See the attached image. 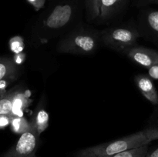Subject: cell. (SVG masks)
<instances>
[{"mask_svg": "<svg viewBox=\"0 0 158 157\" xmlns=\"http://www.w3.org/2000/svg\"><path fill=\"white\" fill-rule=\"evenodd\" d=\"M153 128L112 142L83 149L76 152L75 157H107L119 152L148 145L153 141Z\"/></svg>", "mask_w": 158, "mask_h": 157, "instance_id": "obj_1", "label": "cell"}, {"mask_svg": "<svg viewBox=\"0 0 158 157\" xmlns=\"http://www.w3.org/2000/svg\"><path fill=\"white\" fill-rule=\"evenodd\" d=\"M84 0H51L43 14V29L49 32L65 29L81 12Z\"/></svg>", "mask_w": 158, "mask_h": 157, "instance_id": "obj_2", "label": "cell"}, {"mask_svg": "<svg viewBox=\"0 0 158 157\" xmlns=\"http://www.w3.org/2000/svg\"><path fill=\"white\" fill-rule=\"evenodd\" d=\"M99 38L95 33L85 30L70 32L58 43L57 50L61 53L89 55L98 48Z\"/></svg>", "mask_w": 158, "mask_h": 157, "instance_id": "obj_3", "label": "cell"}, {"mask_svg": "<svg viewBox=\"0 0 158 157\" xmlns=\"http://www.w3.org/2000/svg\"><path fill=\"white\" fill-rule=\"evenodd\" d=\"M100 34L106 46L123 52L134 46L140 36L136 29L128 27L110 28L103 30Z\"/></svg>", "mask_w": 158, "mask_h": 157, "instance_id": "obj_4", "label": "cell"}, {"mask_svg": "<svg viewBox=\"0 0 158 157\" xmlns=\"http://www.w3.org/2000/svg\"><path fill=\"white\" fill-rule=\"evenodd\" d=\"M39 143L40 135L32 126L30 130L20 135L17 143L2 157H37Z\"/></svg>", "mask_w": 158, "mask_h": 157, "instance_id": "obj_5", "label": "cell"}, {"mask_svg": "<svg viewBox=\"0 0 158 157\" xmlns=\"http://www.w3.org/2000/svg\"><path fill=\"white\" fill-rule=\"evenodd\" d=\"M123 52L133 62L146 69L158 63V52L154 49L134 46Z\"/></svg>", "mask_w": 158, "mask_h": 157, "instance_id": "obj_6", "label": "cell"}, {"mask_svg": "<svg viewBox=\"0 0 158 157\" xmlns=\"http://www.w3.org/2000/svg\"><path fill=\"white\" fill-rule=\"evenodd\" d=\"M134 80L143 96L152 104L158 106V92L151 78L145 75H138Z\"/></svg>", "mask_w": 158, "mask_h": 157, "instance_id": "obj_7", "label": "cell"}, {"mask_svg": "<svg viewBox=\"0 0 158 157\" xmlns=\"http://www.w3.org/2000/svg\"><path fill=\"white\" fill-rule=\"evenodd\" d=\"M127 0H101L99 18L109 19L124 6Z\"/></svg>", "mask_w": 158, "mask_h": 157, "instance_id": "obj_8", "label": "cell"}, {"mask_svg": "<svg viewBox=\"0 0 158 157\" xmlns=\"http://www.w3.org/2000/svg\"><path fill=\"white\" fill-rule=\"evenodd\" d=\"M29 95L26 92H19L12 95V110L11 116H23V112L30 105Z\"/></svg>", "mask_w": 158, "mask_h": 157, "instance_id": "obj_9", "label": "cell"}, {"mask_svg": "<svg viewBox=\"0 0 158 157\" xmlns=\"http://www.w3.org/2000/svg\"><path fill=\"white\" fill-rule=\"evenodd\" d=\"M49 116L48 112L44 109H40L35 112L33 119L31 121L32 126L39 135L44 132L49 126Z\"/></svg>", "mask_w": 158, "mask_h": 157, "instance_id": "obj_10", "label": "cell"}, {"mask_svg": "<svg viewBox=\"0 0 158 157\" xmlns=\"http://www.w3.org/2000/svg\"><path fill=\"white\" fill-rule=\"evenodd\" d=\"M10 124L12 131L20 135L29 131L32 127L31 122H28L23 116H11Z\"/></svg>", "mask_w": 158, "mask_h": 157, "instance_id": "obj_11", "label": "cell"}, {"mask_svg": "<svg viewBox=\"0 0 158 157\" xmlns=\"http://www.w3.org/2000/svg\"><path fill=\"white\" fill-rule=\"evenodd\" d=\"M101 0H84V8L89 20L99 18Z\"/></svg>", "mask_w": 158, "mask_h": 157, "instance_id": "obj_12", "label": "cell"}, {"mask_svg": "<svg viewBox=\"0 0 158 157\" xmlns=\"http://www.w3.org/2000/svg\"><path fill=\"white\" fill-rule=\"evenodd\" d=\"M145 22L150 32L158 40V10H151L145 16Z\"/></svg>", "mask_w": 158, "mask_h": 157, "instance_id": "obj_13", "label": "cell"}, {"mask_svg": "<svg viewBox=\"0 0 158 157\" xmlns=\"http://www.w3.org/2000/svg\"><path fill=\"white\" fill-rule=\"evenodd\" d=\"M148 152V144L140 147L134 148L124 152H119L107 157H145Z\"/></svg>", "mask_w": 158, "mask_h": 157, "instance_id": "obj_14", "label": "cell"}, {"mask_svg": "<svg viewBox=\"0 0 158 157\" xmlns=\"http://www.w3.org/2000/svg\"><path fill=\"white\" fill-rule=\"evenodd\" d=\"M12 110V95L0 99V115H9Z\"/></svg>", "mask_w": 158, "mask_h": 157, "instance_id": "obj_15", "label": "cell"}, {"mask_svg": "<svg viewBox=\"0 0 158 157\" xmlns=\"http://www.w3.org/2000/svg\"><path fill=\"white\" fill-rule=\"evenodd\" d=\"M13 65L9 61L0 62V81L2 80L5 77L10 75L13 72Z\"/></svg>", "mask_w": 158, "mask_h": 157, "instance_id": "obj_16", "label": "cell"}, {"mask_svg": "<svg viewBox=\"0 0 158 157\" xmlns=\"http://www.w3.org/2000/svg\"><path fill=\"white\" fill-rule=\"evenodd\" d=\"M23 49V43L20 38H15L14 39H12L11 41V49H12L13 52H21Z\"/></svg>", "mask_w": 158, "mask_h": 157, "instance_id": "obj_17", "label": "cell"}, {"mask_svg": "<svg viewBox=\"0 0 158 157\" xmlns=\"http://www.w3.org/2000/svg\"><path fill=\"white\" fill-rule=\"evenodd\" d=\"M27 2L33 6L35 11H39L44 6L46 0H27Z\"/></svg>", "mask_w": 158, "mask_h": 157, "instance_id": "obj_18", "label": "cell"}, {"mask_svg": "<svg viewBox=\"0 0 158 157\" xmlns=\"http://www.w3.org/2000/svg\"><path fill=\"white\" fill-rule=\"evenodd\" d=\"M148 75L150 78L158 79V63L148 69Z\"/></svg>", "mask_w": 158, "mask_h": 157, "instance_id": "obj_19", "label": "cell"}, {"mask_svg": "<svg viewBox=\"0 0 158 157\" xmlns=\"http://www.w3.org/2000/svg\"><path fill=\"white\" fill-rule=\"evenodd\" d=\"M11 122V116L9 115H0V129L6 127Z\"/></svg>", "mask_w": 158, "mask_h": 157, "instance_id": "obj_20", "label": "cell"}, {"mask_svg": "<svg viewBox=\"0 0 158 157\" xmlns=\"http://www.w3.org/2000/svg\"><path fill=\"white\" fill-rule=\"evenodd\" d=\"M145 157H158V148L151 151V152L148 151V154H147Z\"/></svg>", "mask_w": 158, "mask_h": 157, "instance_id": "obj_21", "label": "cell"}, {"mask_svg": "<svg viewBox=\"0 0 158 157\" xmlns=\"http://www.w3.org/2000/svg\"><path fill=\"white\" fill-rule=\"evenodd\" d=\"M153 141L158 139V127L153 128V134H152Z\"/></svg>", "mask_w": 158, "mask_h": 157, "instance_id": "obj_22", "label": "cell"}, {"mask_svg": "<svg viewBox=\"0 0 158 157\" xmlns=\"http://www.w3.org/2000/svg\"><path fill=\"white\" fill-rule=\"evenodd\" d=\"M6 86V82L4 81V80H1V81H0V89H1V90H4Z\"/></svg>", "mask_w": 158, "mask_h": 157, "instance_id": "obj_23", "label": "cell"}, {"mask_svg": "<svg viewBox=\"0 0 158 157\" xmlns=\"http://www.w3.org/2000/svg\"><path fill=\"white\" fill-rule=\"evenodd\" d=\"M21 54H19V55H17V56L15 57V60H16V62L17 63H21L22 62H23V58H21Z\"/></svg>", "mask_w": 158, "mask_h": 157, "instance_id": "obj_24", "label": "cell"}, {"mask_svg": "<svg viewBox=\"0 0 158 157\" xmlns=\"http://www.w3.org/2000/svg\"><path fill=\"white\" fill-rule=\"evenodd\" d=\"M148 2H155V0H148Z\"/></svg>", "mask_w": 158, "mask_h": 157, "instance_id": "obj_25", "label": "cell"}, {"mask_svg": "<svg viewBox=\"0 0 158 157\" xmlns=\"http://www.w3.org/2000/svg\"><path fill=\"white\" fill-rule=\"evenodd\" d=\"M155 2H158V0H155Z\"/></svg>", "mask_w": 158, "mask_h": 157, "instance_id": "obj_26", "label": "cell"}]
</instances>
